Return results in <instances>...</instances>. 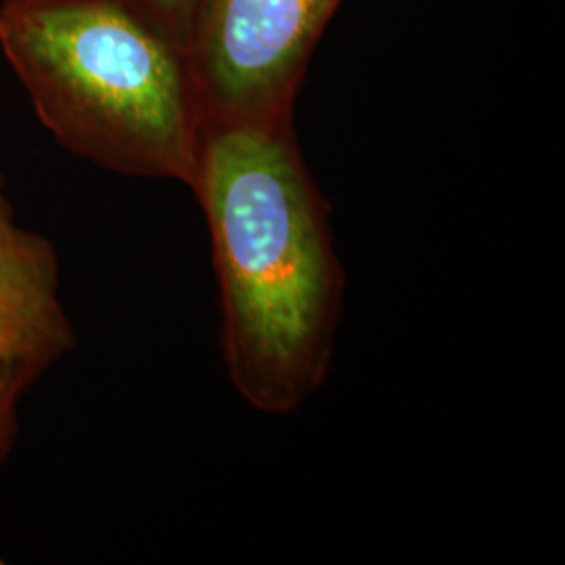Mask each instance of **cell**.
<instances>
[{
  "label": "cell",
  "instance_id": "7a4b0ae2",
  "mask_svg": "<svg viewBox=\"0 0 565 565\" xmlns=\"http://www.w3.org/2000/svg\"><path fill=\"white\" fill-rule=\"evenodd\" d=\"M0 46L65 149L193 184L203 118L186 57L118 0H7Z\"/></svg>",
  "mask_w": 565,
  "mask_h": 565
},
{
  "label": "cell",
  "instance_id": "5b68a950",
  "mask_svg": "<svg viewBox=\"0 0 565 565\" xmlns=\"http://www.w3.org/2000/svg\"><path fill=\"white\" fill-rule=\"evenodd\" d=\"M118 2L184 53L200 0H118Z\"/></svg>",
  "mask_w": 565,
  "mask_h": 565
},
{
  "label": "cell",
  "instance_id": "52a82bcc",
  "mask_svg": "<svg viewBox=\"0 0 565 565\" xmlns=\"http://www.w3.org/2000/svg\"><path fill=\"white\" fill-rule=\"evenodd\" d=\"M0 564H2V557H0Z\"/></svg>",
  "mask_w": 565,
  "mask_h": 565
},
{
  "label": "cell",
  "instance_id": "8992f818",
  "mask_svg": "<svg viewBox=\"0 0 565 565\" xmlns=\"http://www.w3.org/2000/svg\"><path fill=\"white\" fill-rule=\"evenodd\" d=\"M13 427H15V413L0 408V457L13 436Z\"/></svg>",
  "mask_w": 565,
  "mask_h": 565
},
{
  "label": "cell",
  "instance_id": "6da1fadb",
  "mask_svg": "<svg viewBox=\"0 0 565 565\" xmlns=\"http://www.w3.org/2000/svg\"><path fill=\"white\" fill-rule=\"evenodd\" d=\"M191 189L212 239L226 373L252 408L291 415L329 375L343 303L329 207L294 124L205 126Z\"/></svg>",
  "mask_w": 565,
  "mask_h": 565
},
{
  "label": "cell",
  "instance_id": "277c9868",
  "mask_svg": "<svg viewBox=\"0 0 565 565\" xmlns=\"http://www.w3.org/2000/svg\"><path fill=\"white\" fill-rule=\"evenodd\" d=\"M72 345L55 252L15 223L0 177V408L15 413L21 392Z\"/></svg>",
  "mask_w": 565,
  "mask_h": 565
},
{
  "label": "cell",
  "instance_id": "3957f363",
  "mask_svg": "<svg viewBox=\"0 0 565 565\" xmlns=\"http://www.w3.org/2000/svg\"><path fill=\"white\" fill-rule=\"evenodd\" d=\"M342 0H200L186 65L203 128L291 121L310 57Z\"/></svg>",
  "mask_w": 565,
  "mask_h": 565
}]
</instances>
